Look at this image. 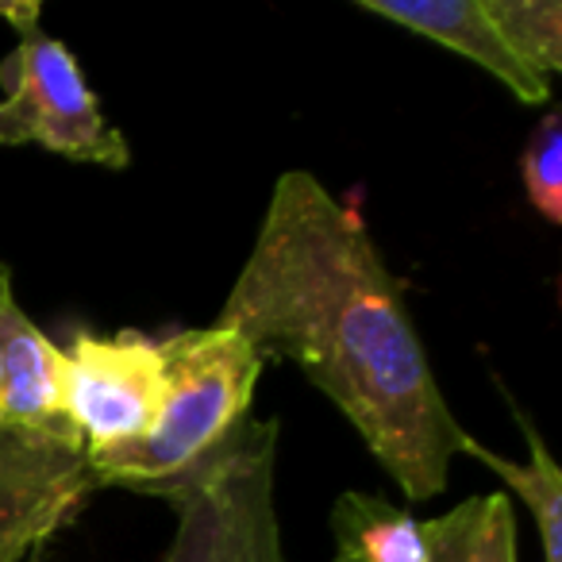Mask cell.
<instances>
[{
  "label": "cell",
  "instance_id": "1",
  "mask_svg": "<svg viewBox=\"0 0 562 562\" xmlns=\"http://www.w3.org/2000/svg\"><path fill=\"white\" fill-rule=\"evenodd\" d=\"M216 324L262 359L297 362L408 501L447 490L467 428L431 374L382 250L316 173L285 170L273 181Z\"/></svg>",
  "mask_w": 562,
  "mask_h": 562
},
{
  "label": "cell",
  "instance_id": "3",
  "mask_svg": "<svg viewBox=\"0 0 562 562\" xmlns=\"http://www.w3.org/2000/svg\"><path fill=\"white\" fill-rule=\"evenodd\" d=\"M273 490L278 420H243L196 474L155 493L178 513L162 562H290Z\"/></svg>",
  "mask_w": 562,
  "mask_h": 562
},
{
  "label": "cell",
  "instance_id": "9",
  "mask_svg": "<svg viewBox=\"0 0 562 562\" xmlns=\"http://www.w3.org/2000/svg\"><path fill=\"white\" fill-rule=\"evenodd\" d=\"M336 562H428L424 520L362 490L339 493L331 508Z\"/></svg>",
  "mask_w": 562,
  "mask_h": 562
},
{
  "label": "cell",
  "instance_id": "11",
  "mask_svg": "<svg viewBox=\"0 0 562 562\" xmlns=\"http://www.w3.org/2000/svg\"><path fill=\"white\" fill-rule=\"evenodd\" d=\"M428 562H516V516L505 493L467 497L424 520Z\"/></svg>",
  "mask_w": 562,
  "mask_h": 562
},
{
  "label": "cell",
  "instance_id": "6",
  "mask_svg": "<svg viewBox=\"0 0 562 562\" xmlns=\"http://www.w3.org/2000/svg\"><path fill=\"white\" fill-rule=\"evenodd\" d=\"M93 490L81 443L0 428V562L35 559L78 520Z\"/></svg>",
  "mask_w": 562,
  "mask_h": 562
},
{
  "label": "cell",
  "instance_id": "7",
  "mask_svg": "<svg viewBox=\"0 0 562 562\" xmlns=\"http://www.w3.org/2000/svg\"><path fill=\"white\" fill-rule=\"evenodd\" d=\"M362 12L405 32L431 40L439 47L454 50L477 70H485L493 81L508 89L520 104H547L551 101V81L520 63L505 47L497 24L485 12V0H355Z\"/></svg>",
  "mask_w": 562,
  "mask_h": 562
},
{
  "label": "cell",
  "instance_id": "2",
  "mask_svg": "<svg viewBox=\"0 0 562 562\" xmlns=\"http://www.w3.org/2000/svg\"><path fill=\"white\" fill-rule=\"evenodd\" d=\"M166 367V405L147 439L109 454H86L97 485H124L155 497L204 467L243 420L262 378V355L232 328H189L158 339Z\"/></svg>",
  "mask_w": 562,
  "mask_h": 562
},
{
  "label": "cell",
  "instance_id": "12",
  "mask_svg": "<svg viewBox=\"0 0 562 562\" xmlns=\"http://www.w3.org/2000/svg\"><path fill=\"white\" fill-rule=\"evenodd\" d=\"M505 47L528 70L551 81L562 70V4L559 0H485Z\"/></svg>",
  "mask_w": 562,
  "mask_h": 562
},
{
  "label": "cell",
  "instance_id": "16",
  "mask_svg": "<svg viewBox=\"0 0 562 562\" xmlns=\"http://www.w3.org/2000/svg\"><path fill=\"white\" fill-rule=\"evenodd\" d=\"M9 278H12V273H9V266L0 262V281H9Z\"/></svg>",
  "mask_w": 562,
  "mask_h": 562
},
{
  "label": "cell",
  "instance_id": "4",
  "mask_svg": "<svg viewBox=\"0 0 562 562\" xmlns=\"http://www.w3.org/2000/svg\"><path fill=\"white\" fill-rule=\"evenodd\" d=\"M43 147L66 162L127 170L132 147L104 116L81 63L43 27L0 58V147Z\"/></svg>",
  "mask_w": 562,
  "mask_h": 562
},
{
  "label": "cell",
  "instance_id": "13",
  "mask_svg": "<svg viewBox=\"0 0 562 562\" xmlns=\"http://www.w3.org/2000/svg\"><path fill=\"white\" fill-rule=\"evenodd\" d=\"M520 181L528 204L547 220L562 224V120L559 112H547L543 124L528 139L520 155Z\"/></svg>",
  "mask_w": 562,
  "mask_h": 562
},
{
  "label": "cell",
  "instance_id": "10",
  "mask_svg": "<svg viewBox=\"0 0 562 562\" xmlns=\"http://www.w3.org/2000/svg\"><path fill=\"white\" fill-rule=\"evenodd\" d=\"M516 420L524 428V443H528V462L505 459V454L490 451L485 443H477L467 431L462 439V454H474L490 474H497L516 497L528 505L531 520L539 531V547H543V562H562V470L554 462V454L547 451L539 428L513 405Z\"/></svg>",
  "mask_w": 562,
  "mask_h": 562
},
{
  "label": "cell",
  "instance_id": "8",
  "mask_svg": "<svg viewBox=\"0 0 562 562\" xmlns=\"http://www.w3.org/2000/svg\"><path fill=\"white\" fill-rule=\"evenodd\" d=\"M0 428L81 443L63 401V347L40 331L20 301L4 316V390H0ZM86 447V443H81Z\"/></svg>",
  "mask_w": 562,
  "mask_h": 562
},
{
  "label": "cell",
  "instance_id": "17",
  "mask_svg": "<svg viewBox=\"0 0 562 562\" xmlns=\"http://www.w3.org/2000/svg\"><path fill=\"white\" fill-rule=\"evenodd\" d=\"M27 562H43V559H40V554H35V559H27Z\"/></svg>",
  "mask_w": 562,
  "mask_h": 562
},
{
  "label": "cell",
  "instance_id": "5",
  "mask_svg": "<svg viewBox=\"0 0 562 562\" xmlns=\"http://www.w3.org/2000/svg\"><path fill=\"white\" fill-rule=\"evenodd\" d=\"M63 401L86 454H109L147 439L166 405L158 339L143 331H78L63 347Z\"/></svg>",
  "mask_w": 562,
  "mask_h": 562
},
{
  "label": "cell",
  "instance_id": "14",
  "mask_svg": "<svg viewBox=\"0 0 562 562\" xmlns=\"http://www.w3.org/2000/svg\"><path fill=\"white\" fill-rule=\"evenodd\" d=\"M0 20L12 24V32H35L43 20V0H0Z\"/></svg>",
  "mask_w": 562,
  "mask_h": 562
},
{
  "label": "cell",
  "instance_id": "15",
  "mask_svg": "<svg viewBox=\"0 0 562 562\" xmlns=\"http://www.w3.org/2000/svg\"><path fill=\"white\" fill-rule=\"evenodd\" d=\"M12 301H16V290H12V278L0 281V390H4V316H9Z\"/></svg>",
  "mask_w": 562,
  "mask_h": 562
}]
</instances>
